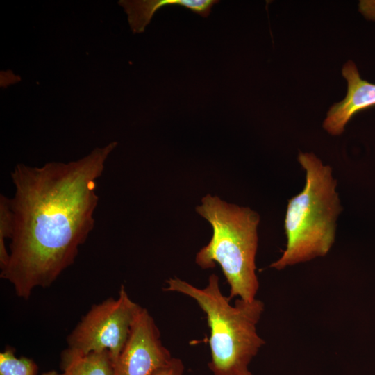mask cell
<instances>
[{
	"instance_id": "1",
	"label": "cell",
	"mask_w": 375,
	"mask_h": 375,
	"mask_svg": "<svg viewBox=\"0 0 375 375\" xmlns=\"http://www.w3.org/2000/svg\"><path fill=\"white\" fill-rule=\"evenodd\" d=\"M117 145L112 142L67 163L14 167V231L0 276L18 297L28 299L35 288L50 286L74 263L94 228L97 181Z\"/></svg>"
},
{
	"instance_id": "2",
	"label": "cell",
	"mask_w": 375,
	"mask_h": 375,
	"mask_svg": "<svg viewBox=\"0 0 375 375\" xmlns=\"http://www.w3.org/2000/svg\"><path fill=\"white\" fill-rule=\"evenodd\" d=\"M165 290L190 297L205 312L210 329L208 367L213 375H253L249 364L265 344L256 328L264 311L260 300L238 298L231 304L215 274L203 288L175 277L167 281Z\"/></svg>"
},
{
	"instance_id": "3",
	"label": "cell",
	"mask_w": 375,
	"mask_h": 375,
	"mask_svg": "<svg viewBox=\"0 0 375 375\" xmlns=\"http://www.w3.org/2000/svg\"><path fill=\"white\" fill-rule=\"evenodd\" d=\"M298 161L306 172V183L288 201L284 219L286 247L270 265L277 270L328 254L343 210L331 167L312 153L300 152Z\"/></svg>"
},
{
	"instance_id": "4",
	"label": "cell",
	"mask_w": 375,
	"mask_h": 375,
	"mask_svg": "<svg viewBox=\"0 0 375 375\" xmlns=\"http://www.w3.org/2000/svg\"><path fill=\"white\" fill-rule=\"evenodd\" d=\"M196 210L213 230L208 244L196 256L197 264L209 269L218 263L230 286L228 297L254 300L259 288L256 274L259 215L209 194Z\"/></svg>"
},
{
	"instance_id": "5",
	"label": "cell",
	"mask_w": 375,
	"mask_h": 375,
	"mask_svg": "<svg viewBox=\"0 0 375 375\" xmlns=\"http://www.w3.org/2000/svg\"><path fill=\"white\" fill-rule=\"evenodd\" d=\"M142 307L121 286L117 298L93 305L67 337L68 348L83 354L108 351L114 364Z\"/></svg>"
},
{
	"instance_id": "6",
	"label": "cell",
	"mask_w": 375,
	"mask_h": 375,
	"mask_svg": "<svg viewBox=\"0 0 375 375\" xmlns=\"http://www.w3.org/2000/svg\"><path fill=\"white\" fill-rule=\"evenodd\" d=\"M172 358L170 351L162 343L153 317L147 309L142 308L114 364V375H153Z\"/></svg>"
},
{
	"instance_id": "7",
	"label": "cell",
	"mask_w": 375,
	"mask_h": 375,
	"mask_svg": "<svg viewBox=\"0 0 375 375\" xmlns=\"http://www.w3.org/2000/svg\"><path fill=\"white\" fill-rule=\"evenodd\" d=\"M342 73L347 81V95L331 107L323 123V128L332 135L342 133L357 112L375 106V84L361 78L353 62H346Z\"/></svg>"
},
{
	"instance_id": "8",
	"label": "cell",
	"mask_w": 375,
	"mask_h": 375,
	"mask_svg": "<svg viewBox=\"0 0 375 375\" xmlns=\"http://www.w3.org/2000/svg\"><path fill=\"white\" fill-rule=\"evenodd\" d=\"M218 0H120L118 3L127 14L128 22L133 33L144 32L154 13L160 8L177 5L183 6L203 17L209 16Z\"/></svg>"
},
{
	"instance_id": "9",
	"label": "cell",
	"mask_w": 375,
	"mask_h": 375,
	"mask_svg": "<svg viewBox=\"0 0 375 375\" xmlns=\"http://www.w3.org/2000/svg\"><path fill=\"white\" fill-rule=\"evenodd\" d=\"M60 375H114V362L108 351L83 354L69 348L61 353Z\"/></svg>"
},
{
	"instance_id": "10",
	"label": "cell",
	"mask_w": 375,
	"mask_h": 375,
	"mask_svg": "<svg viewBox=\"0 0 375 375\" xmlns=\"http://www.w3.org/2000/svg\"><path fill=\"white\" fill-rule=\"evenodd\" d=\"M15 349L7 347L0 353V375H37L38 365L31 358L15 356Z\"/></svg>"
},
{
	"instance_id": "11",
	"label": "cell",
	"mask_w": 375,
	"mask_h": 375,
	"mask_svg": "<svg viewBox=\"0 0 375 375\" xmlns=\"http://www.w3.org/2000/svg\"><path fill=\"white\" fill-rule=\"evenodd\" d=\"M14 231V217L10 199L0 196V268L3 269L9 260L10 254L5 244L6 239L12 238Z\"/></svg>"
},
{
	"instance_id": "12",
	"label": "cell",
	"mask_w": 375,
	"mask_h": 375,
	"mask_svg": "<svg viewBox=\"0 0 375 375\" xmlns=\"http://www.w3.org/2000/svg\"><path fill=\"white\" fill-rule=\"evenodd\" d=\"M153 375H184V365L179 358L172 359L165 366L158 369Z\"/></svg>"
},
{
	"instance_id": "13",
	"label": "cell",
	"mask_w": 375,
	"mask_h": 375,
	"mask_svg": "<svg viewBox=\"0 0 375 375\" xmlns=\"http://www.w3.org/2000/svg\"><path fill=\"white\" fill-rule=\"evenodd\" d=\"M42 375H60V373H58L56 370H50L42 373Z\"/></svg>"
}]
</instances>
